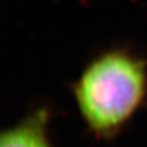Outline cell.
<instances>
[{
  "instance_id": "2",
  "label": "cell",
  "mask_w": 147,
  "mask_h": 147,
  "mask_svg": "<svg viewBox=\"0 0 147 147\" xmlns=\"http://www.w3.org/2000/svg\"><path fill=\"white\" fill-rule=\"evenodd\" d=\"M51 110L35 108L20 121L3 130L0 147H56L50 136Z\"/></svg>"
},
{
  "instance_id": "1",
  "label": "cell",
  "mask_w": 147,
  "mask_h": 147,
  "mask_svg": "<svg viewBox=\"0 0 147 147\" xmlns=\"http://www.w3.org/2000/svg\"><path fill=\"white\" fill-rule=\"evenodd\" d=\"M71 89L92 136L114 140L147 104V59L127 47L110 48L85 65Z\"/></svg>"
}]
</instances>
